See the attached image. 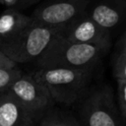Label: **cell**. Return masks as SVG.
Wrapping results in <instances>:
<instances>
[{
    "mask_svg": "<svg viewBox=\"0 0 126 126\" xmlns=\"http://www.w3.org/2000/svg\"><path fill=\"white\" fill-rule=\"evenodd\" d=\"M59 33L72 41L95 44L105 48L110 46L109 30L97 24L89 16L87 11L60 28Z\"/></svg>",
    "mask_w": 126,
    "mask_h": 126,
    "instance_id": "52a82bcc",
    "label": "cell"
},
{
    "mask_svg": "<svg viewBox=\"0 0 126 126\" xmlns=\"http://www.w3.org/2000/svg\"><path fill=\"white\" fill-rule=\"evenodd\" d=\"M59 31L58 27L32 21L0 50L17 64L35 61Z\"/></svg>",
    "mask_w": 126,
    "mask_h": 126,
    "instance_id": "277c9868",
    "label": "cell"
},
{
    "mask_svg": "<svg viewBox=\"0 0 126 126\" xmlns=\"http://www.w3.org/2000/svg\"><path fill=\"white\" fill-rule=\"evenodd\" d=\"M37 126H81V123L74 113L53 105L42 112Z\"/></svg>",
    "mask_w": 126,
    "mask_h": 126,
    "instance_id": "8fae6325",
    "label": "cell"
},
{
    "mask_svg": "<svg viewBox=\"0 0 126 126\" xmlns=\"http://www.w3.org/2000/svg\"><path fill=\"white\" fill-rule=\"evenodd\" d=\"M39 117L11 91L0 93V126H37Z\"/></svg>",
    "mask_w": 126,
    "mask_h": 126,
    "instance_id": "ba28073f",
    "label": "cell"
},
{
    "mask_svg": "<svg viewBox=\"0 0 126 126\" xmlns=\"http://www.w3.org/2000/svg\"><path fill=\"white\" fill-rule=\"evenodd\" d=\"M125 1H126V0H125Z\"/></svg>",
    "mask_w": 126,
    "mask_h": 126,
    "instance_id": "d6986e66",
    "label": "cell"
},
{
    "mask_svg": "<svg viewBox=\"0 0 126 126\" xmlns=\"http://www.w3.org/2000/svg\"><path fill=\"white\" fill-rule=\"evenodd\" d=\"M108 48L69 40L59 32L35 59L38 68H93L94 69Z\"/></svg>",
    "mask_w": 126,
    "mask_h": 126,
    "instance_id": "6da1fadb",
    "label": "cell"
},
{
    "mask_svg": "<svg viewBox=\"0 0 126 126\" xmlns=\"http://www.w3.org/2000/svg\"><path fill=\"white\" fill-rule=\"evenodd\" d=\"M32 18L20 9L9 7L0 15V47L16 37L32 22Z\"/></svg>",
    "mask_w": 126,
    "mask_h": 126,
    "instance_id": "30bf717a",
    "label": "cell"
},
{
    "mask_svg": "<svg viewBox=\"0 0 126 126\" xmlns=\"http://www.w3.org/2000/svg\"><path fill=\"white\" fill-rule=\"evenodd\" d=\"M22 74V70L17 66L12 68L0 67V93L9 90L12 83Z\"/></svg>",
    "mask_w": 126,
    "mask_h": 126,
    "instance_id": "7c38bea8",
    "label": "cell"
},
{
    "mask_svg": "<svg viewBox=\"0 0 126 126\" xmlns=\"http://www.w3.org/2000/svg\"><path fill=\"white\" fill-rule=\"evenodd\" d=\"M93 68H38L33 74L49 90L57 103L71 106L85 95L90 89Z\"/></svg>",
    "mask_w": 126,
    "mask_h": 126,
    "instance_id": "7a4b0ae2",
    "label": "cell"
},
{
    "mask_svg": "<svg viewBox=\"0 0 126 126\" xmlns=\"http://www.w3.org/2000/svg\"><path fill=\"white\" fill-rule=\"evenodd\" d=\"M17 66V63L11 60L9 57H7L1 50H0V67H6V68H12Z\"/></svg>",
    "mask_w": 126,
    "mask_h": 126,
    "instance_id": "9a60e30c",
    "label": "cell"
},
{
    "mask_svg": "<svg viewBox=\"0 0 126 126\" xmlns=\"http://www.w3.org/2000/svg\"><path fill=\"white\" fill-rule=\"evenodd\" d=\"M40 1L42 0H22V3H21V10L23 9H27L29 8L30 6H32L36 3H39Z\"/></svg>",
    "mask_w": 126,
    "mask_h": 126,
    "instance_id": "e0dca14e",
    "label": "cell"
},
{
    "mask_svg": "<svg viewBox=\"0 0 126 126\" xmlns=\"http://www.w3.org/2000/svg\"><path fill=\"white\" fill-rule=\"evenodd\" d=\"M0 3L2 5H4L5 7H7V8L13 7V8H17V9L21 10L22 0H0Z\"/></svg>",
    "mask_w": 126,
    "mask_h": 126,
    "instance_id": "2e32d148",
    "label": "cell"
},
{
    "mask_svg": "<svg viewBox=\"0 0 126 126\" xmlns=\"http://www.w3.org/2000/svg\"><path fill=\"white\" fill-rule=\"evenodd\" d=\"M119 44H120V45H126V32H125V33L122 35V37H121V39H120V41H119Z\"/></svg>",
    "mask_w": 126,
    "mask_h": 126,
    "instance_id": "ac0fdd59",
    "label": "cell"
},
{
    "mask_svg": "<svg viewBox=\"0 0 126 126\" xmlns=\"http://www.w3.org/2000/svg\"><path fill=\"white\" fill-rule=\"evenodd\" d=\"M87 13L97 24L110 31L117 27L126 16V1L101 0L93 5L91 2Z\"/></svg>",
    "mask_w": 126,
    "mask_h": 126,
    "instance_id": "9c48e42d",
    "label": "cell"
},
{
    "mask_svg": "<svg viewBox=\"0 0 126 126\" xmlns=\"http://www.w3.org/2000/svg\"><path fill=\"white\" fill-rule=\"evenodd\" d=\"M77 117L86 126H119L126 124L114 102L113 90L109 85L89 89L77 102Z\"/></svg>",
    "mask_w": 126,
    "mask_h": 126,
    "instance_id": "3957f363",
    "label": "cell"
},
{
    "mask_svg": "<svg viewBox=\"0 0 126 126\" xmlns=\"http://www.w3.org/2000/svg\"><path fill=\"white\" fill-rule=\"evenodd\" d=\"M93 0H42L31 14L33 21L62 28L85 13Z\"/></svg>",
    "mask_w": 126,
    "mask_h": 126,
    "instance_id": "5b68a950",
    "label": "cell"
},
{
    "mask_svg": "<svg viewBox=\"0 0 126 126\" xmlns=\"http://www.w3.org/2000/svg\"><path fill=\"white\" fill-rule=\"evenodd\" d=\"M113 75L116 81H126V45H120L113 63Z\"/></svg>",
    "mask_w": 126,
    "mask_h": 126,
    "instance_id": "4fadbf2b",
    "label": "cell"
},
{
    "mask_svg": "<svg viewBox=\"0 0 126 126\" xmlns=\"http://www.w3.org/2000/svg\"><path fill=\"white\" fill-rule=\"evenodd\" d=\"M9 91L26 106L40 115L43 111L56 103L48 88L36 78L33 73H23L12 83Z\"/></svg>",
    "mask_w": 126,
    "mask_h": 126,
    "instance_id": "8992f818",
    "label": "cell"
},
{
    "mask_svg": "<svg viewBox=\"0 0 126 126\" xmlns=\"http://www.w3.org/2000/svg\"><path fill=\"white\" fill-rule=\"evenodd\" d=\"M118 104L123 119L126 122V81H117Z\"/></svg>",
    "mask_w": 126,
    "mask_h": 126,
    "instance_id": "5bb4252c",
    "label": "cell"
}]
</instances>
